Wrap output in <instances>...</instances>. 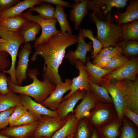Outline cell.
<instances>
[{"instance_id": "e575fe53", "label": "cell", "mask_w": 138, "mask_h": 138, "mask_svg": "<svg viewBox=\"0 0 138 138\" xmlns=\"http://www.w3.org/2000/svg\"><path fill=\"white\" fill-rule=\"evenodd\" d=\"M55 8L51 5L42 3L36 7L28 9L27 11H34L39 14L46 19H50L54 18Z\"/></svg>"}, {"instance_id": "8992f818", "label": "cell", "mask_w": 138, "mask_h": 138, "mask_svg": "<svg viewBox=\"0 0 138 138\" xmlns=\"http://www.w3.org/2000/svg\"><path fill=\"white\" fill-rule=\"evenodd\" d=\"M118 117L113 104L98 101L87 118L94 127L102 126Z\"/></svg>"}, {"instance_id": "d6a6232c", "label": "cell", "mask_w": 138, "mask_h": 138, "mask_svg": "<svg viewBox=\"0 0 138 138\" xmlns=\"http://www.w3.org/2000/svg\"><path fill=\"white\" fill-rule=\"evenodd\" d=\"M89 84L91 90L98 101L113 105L112 99L105 88L94 83L90 79Z\"/></svg>"}, {"instance_id": "ac0fdd59", "label": "cell", "mask_w": 138, "mask_h": 138, "mask_svg": "<svg viewBox=\"0 0 138 138\" xmlns=\"http://www.w3.org/2000/svg\"><path fill=\"white\" fill-rule=\"evenodd\" d=\"M38 123L39 121L25 125L7 126L0 131V133L12 138H31Z\"/></svg>"}, {"instance_id": "f907efd6", "label": "cell", "mask_w": 138, "mask_h": 138, "mask_svg": "<svg viewBox=\"0 0 138 138\" xmlns=\"http://www.w3.org/2000/svg\"><path fill=\"white\" fill-rule=\"evenodd\" d=\"M7 41L1 39L0 37V43H7Z\"/></svg>"}, {"instance_id": "2e32d148", "label": "cell", "mask_w": 138, "mask_h": 138, "mask_svg": "<svg viewBox=\"0 0 138 138\" xmlns=\"http://www.w3.org/2000/svg\"><path fill=\"white\" fill-rule=\"evenodd\" d=\"M84 89H79L72 94L67 99L62 101L58 106L56 111L59 119L62 120L69 113H73L74 109L78 101L82 99L86 93Z\"/></svg>"}, {"instance_id": "bcb514c9", "label": "cell", "mask_w": 138, "mask_h": 138, "mask_svg": "<svg viewBox=\"0 0 138 138\" xmlns=\"http://www.w3.org/2000/svg\"><path fill=\"white\" fill-rule=\"evenodd\" d=\"M20 1L19 0H0V12L9 9Z\"/></svg>"}, {"instance_id": "6da1fadb", "label": "cell", "mask_w": 138, "mask_h": 138, "mask_svg": "<svg viewBox=\"0 0 138 138\" xmlns=\"http://www.w3.org/2000/svg\"><path fill=\"white\" fill-rule=\"evenodd\" d=\"M78 35L67 32L54 35L46 42L35 47L31 58L33 61L39 55L44 60L43 71V80L49 81L56 86L63 82L60 75L59 68L65 56L66 48L77 43Z\"/></svg>"}, {"instance_id": "c3c4849f", "label": "cell", "mask_w": 138, "mask_h": 138, "mask_svg": "<svg viewBox=\"0 0 138 138\" xmlns=\"http://www.w3.org/2000/svg\"><path fill=\"white\" fill-rule=\"evenodd\" d=\"M91 138H102L96 127H94Z\"/></svg>"}, {"instance_id": "f5cc1de1", "label": "cell", "mask_w": 138, "mask_h": 138, "mask_svg": "<svg viewBox=\"0 0 138 138\" xmlns=\"http://www.w3.org/2000/svg\"><path fill=\"white\" fill-rule=\"evenodd\" d=\"M36 138H48L45 137H40Z\"/></svg>"}, {"instance_id": "5bb4252c", "label": "cell", "mask_w": 138, "mask_h": 138, "mask_svg": "<svg viewBox=\"0 0 138 138\" xmlns=\"http://www.w3.org/2000/svg\"><path fill=\"white\" fill-rule=\"evenodd\" d=\"M82 29L80 28L79 29L77 45L75 50L74 51L69 50L65 56L72 65H75V61L77 60H80L86 64L87 52L89 51L93 52V50L92 42H90L87 43L84 40L82 35Z\"/></svg>"}, {"instance_id": "cb8c5ba5", "label": "cell", "mask_w": 138, "mask_h": 138, "mask_svg": "<svg viewBox=\"0 0 138 138\" xmlns=\"http://www.w3.org/2000/svg\"><path fill=\"white\" fill-rule=\"evenodd\" d=\"M84 67L88 73L91 81L98 85H100V81L105 75L113 71L96 66L90 62L89 57L86 58V65H84Z\"/></svg>"}, {"instance_id": "4fadbf2b", "label": "cell", "mask_w": 138, "mask_h": 138, "mask_svg": "<svg viewBox=\"0 0 138 138\" xmlns=\"http://www.w3.org/2000/svg\"><path fill=\"white\" fill-rule=\"evenodd\" d=\"M75 65L78 70V76L74 77L72 79V83L70 92L63 98V100L67 99L72 94L78 89H84L86 91L91 90L89 84V75L84 67V64L80 60H76Z\"/></svg>"}, {"instance_id": "4dcf8cb0", "label": "cell", "mask_w": 138, "mask_h": 138, "mask_svg": "<svg viewBox=\"0 0 138 138\" xmlns=\"http://www.w3.org/2000/svg\"><path fill=\"white\" fill-rule=\"evenodd\" d=\"M121 126V132L118 138H138L137 127L135 126L133 123L124 116Z\"/></svg>"}, {"instance_id": "e0dca14e", "label": "cell", "mask_w": 138, "mask_h": 138, "mask_svg": "<svg viewBox=\"0 0 138 138\" xmlns=\"http://www.w3.org/2000/svg\"><path fill=\"white\" fill-rule=\"evenodd\" d=\"M110 18L119 26L137 20L138 0L130 1L124 12L121 13L118 11H114Z\"/></svg>"}, {"instance_id": "ba28073f", "label": "cell", "mask_w": 138, "mask_h": 138, "mask_svg": "<svg viewBox=\"0 0 138 138\" xmlns=\"http://www.w3.org/2000/svg\"><path fill=\"white\" fill-rule=\"evenodd\" d=\"M66 119L48 116H42L39 121L37 127L31 138L45 137L51 138L57 131L65 124Z\"/></svg>"}, {"instance_id": "ee69618b", "label": "cell", "mask_w": 138, "mask_h": 138, "mask_svg": "<svg viewBox=\"0 0 138 138\" xmlns=\"http://www.w3.org/2000/svg\"><path fill=\"white\" fill-rule=\"evenodd\" d=\"M120 54H123L121 52H117L110 55L101 58L93 64L99 68H103L110 63L113 57Z\"/></svg>"}, {"instance_id": "f1b7e54d", "label": "cell", "mask_w": 138, "mask_h": 138, "mask_svg": "<svg viewBox=\"0 0 138 138\" xmlns=\"http://www.w3.org/2000/svg\"><path fill=\"white\" fill-rule=\"evenodd\" d=\"M20 103L19 95L10 91L0 95V112L15 107Z\"/></svg>"}, {"instance_id": "60d3db41", "label": "cell", "mask_w": 138, "mask_h": 138, "mask_svg": "<svg viewBox=\"0 0 138 138\" xmlns=\"http://www.w3.org/2000/svg\"><path fill=\"white\" fill-rule=\"evenodd\" d=\"M10 76L8 77L5 73L0 71V93L6 94L11 90L8 86V82Z\"/></svg>"}, {"instance_id": "f546056e", "label": "cell", "mask_w": 138, "mask_h": 138, "mask_svg": "<svg viewBox=\"0 0 138 138\" xmlns=\"http://www.w3.org/2000/svg\"><path fill=\"white\" fill-rule=\"evenodd\" d=\"M77 126L74 138H91L94 127L87 118L79 120Z\"/></svg>"}, {"instance_id": "7c38bea8", "label": "cell", "mask_w": 138, "mask_h": 138, "mask_svg": "<svg viewBox=\"0 0 138 138\" xmlns=\"http://www.w3.org/2000/svg\"><path fill=\"white\" fill-rule=\"evenodd\" d=\"M126 106L138 114V78L134 81L121 80Z\"/></svg>"}, {"instance_id": "681fc988", "label": "cell", "mask_w": 138, "mask_h": 138, "mask_svg": "<svg viewBox=\"0 0 138 138\" xmlns=\"http://www.w3.org/2000/svg\"><path fill=\"white\" fill-rule=\"evenodd\" d=\"M74 132L70 134L66 138H74Z\"/></svg>"}, {"instance_id": "7dc6e473", "label": "cell", "mask_w": 138, "mask_h": 138, "mask_svg": "<svg viewBox=\"0 0 138 138\" xmlns=\"http://www.w3.org/2000/svg\"><path fill=\"white\" fill-rule=\"evenodd\" d=\"M43 3L48 4H54L61 6L71 8V3L62 0H41Z\"/></svg>"}, {"instance_id": "52a82bcc", "label": "cell", "mask_w": 138, "mask_h": 138, "mask_svg": "<svg viewBox=\"0 0 138 138\" xmlns=\"http://www.w3.org/2000/svg\"><path fill=\"white\" fill-rule=\"evenodd\" d=\"M99 84L106 88L110 95L118 118L122 122L123 112L126 105L120 80H110L102 78Z\"/></svg>"}, {"instance_id": "d4e9b609", "label": "cell", "mask_w": 138, "mask_h": 138, "mask_svg": "<svg viewBox=\"0 0 138 138\" xmlns=\"http://www.w3.org/2000/svg\"><path fill=\"white\" fill-rule=\"evenodd\" d=\"M27 21L21 15L15 17L0 19V28L8 31H19Z\"/></svg>"}, {"instance_id": "484cf974", "label": "cell", "mask_w": 138, "mask_h": 138, "mask_svg": "<svg viewBox=\"0 0 138 138\" xmlns=\"http://www.w3.org/2000/svg\"><path fill=\"white\" fill-rule=\"evenodd\" d=\"M41 29L38 24L28 20L21 27L19 33L23 37L25 43L35 40Z\"/></svg>"}, {"instance_id": "30bf717a", "label": "cell", "mask_w": 138, "mask_h": 138, "mask_svg": "<svg viewBox=\"0 0 138 138\" xmlns=\"http://www.w3.org/2000/svg\"><path fill=\"white\" fill-rule=\"evenodd\" d=\"M21 49L18 54V60L15 69V76L18 85L21 86L23 81L27 78V73L29 65V56L31 53L32 47L29 42L25 43L20 46Z\"/></svg>"}, {"instance_id": "8d00e7d4", "label": "cell", "mask_w": 138, "mask_h": 138, "mask_svg": "<svg viewBox=\"0 0 138 138\" xmlns=\"http://www.w3.org/2000/svg\"><path fill=\"white\" fill-rule=\"evenodd\" d=\"M130 59L123 54L116 55L113 57L110 63L103 69L112 71H115L123 66Z\"/></svg>"}, {"instance_id": "7402d4cb", "label": "cell", "mask_w": 138, "mask_h": 138, "mask_svg": "<svg viewBox=\"0 0 138 138\" xmlns=\"http://www.w3.org/2000/svg\"><path fill=\"white\" fill-rule=\"evenodd\" d=\"M42 3L41 0H25L20 1L12 8L0 12V19H3L20 15L25 10Z\"/></svg>"}, {"instance_id": "1f68e13d", "label": "cell", "mask_w": 138, "mask_h": 138, "mask_svg": "<svg viewBox=\"0 0 138 138\" xmlns=\"http://www.w3.org/2000/svg\"><path fill=\"white\" fill-rule=\"evenodd\" d=\"M64 7L56 6L55 8L54 18L59 22L62 33L67 32L72 34V28L67 20V15L64 12Z\"/></svg>"}, {"instance_id": "83f0119b", "label": "cell", "mask_w": 138, "mask_h": 138, "mask_svg": "<svg viewBox=\"0 0 138 138\" xmlns=\"http://www.w3.org/2000/svg\"><path fill=\"white\" fill-rule=\"evenodd\" d=\"M66 119L65 124L55 132L51 138H66L74 132L79 120L74 115L68 117Z\"/></svg>"}, {"instance_id": "7bdbcfd3", "label": "cell", "mask_w": 138, "mask_h": 138, "mask_svg": "<svg viewBox=\"0 0 138 138\" xmlns=\"http://www.w3.org/2000/svg\"><path fill=\"white\" fill-rule=\"evenodd\" d=\"M9 54L7 52L0 51V71H3L6 69L10 67L11 62L8 58Z\"/></svg>"}, {"instance_id": "603a6c76", "label": "cell", "mask_w": 138, "mask_h": 138, "mask_svg": "<svg viewBox=\"0 0 138 138\" xmlns=\"http://www.w3.org/2000/svg\"><path fill=\"white\" fill-rule=\"evenodd\" d=\"M121 124L122 122L117 117L108 124L96 128L102 138H118Z\"/></svg>"}, {"instance_id": "44dd1931", "label": "cell", "mask_w": 138, "mask_h": 138, "mask_svg": "<svg viewBox=\"0 0 138 138\" xmlns=\"http://www.w3.org/2000/svg\"><path fill=\"white\" fill-rule=\"evenodd\" d=\"M88 1L82 0L78 3H74L71 5L72 9L69 12V18L74 22L75 28L78 30L84 17L88 13Z\"/></svg>"}, {"instance_id": "8fae6325", "label": "cell", "mask_w": 138, "mask_h": 138, "mask_svg": "<svg viewBox=\"0 0 138 138\" xmlns=\"http://www.w3.org/2000/svg\"><path fill=\"white\" fill-rule=\"evenodd\" d=\"M72 82V79H66L65 82L57 84L55 89L41 104L52 110L56 111L59 104L63 100L64 94L70 90Z\"/></svg>"}, {"instance_id": "db71d44e", "label": "cell", "mask_w": 138, "mask_h": 138, "mask_svg": "<svg viewBox=\"0 0 138 138\" xmlns=\"http://www.w3.org/2000/svg\"><path fill=\"white\" fill-rule=\"evenodd\" d=\"M1 95V94L0 93V95Z\"/></svg>"}, {"instance_id": "ffe728a7", "label": "cell", "mask_w": 138, "mask_h": 138, "mask_svg": "<svg viewBox=\"0 0 138 138\" xmlns=\"http://www.w3.org/2000/svg\"><path fill=\"white\" fill-rule=\"evenodd\" d=\"M128 0H88V8L93 13L99 12L100 7L103 5L107 6L106 9L104 11L105 14H107L111 11L112 8L116 7L117 8H122L127 5Z\"/></svg>"}, {"instance_id": "d590c367", "label": "cell", "mask_w": 138, "mask_h": 138, "mask_svg": "<svg viewBox=\"0 0 138 138\" xmlns=\"http://www.w3.org/2000/svg\"><path fill=\"white\" fill-rule=\"evenodd\" d=\"M82 31L84 38H87L92 41L93 50L90 57L94 59L103 48V45L99 40L94 36L93 31L91 30L82 28Z\"/></svg>"}, {"instance_id": "ab89813d", "label": "cell", "mask_w": 138, "mask_h": 138, "mask_svg": "<svg viewBox=\"0 0 138 138\" xmlns=\"http://www.w3.org/2000/svg\"><path fill=\"white\" fill-rule=\"evenodd\" d=\"M28 110L20 103L15 107L8 119L9 126L16 122Z\"/></svg>"}, {"instance_id": "d6986e66", "label": "cell", "mask_w": 138, "mask_h": 138, "mask_svg": "<svg viewBox=\"0 0 138 138\" xmlns=\"http://www.w3.org/2000/svg\"><path fill=\"white\" fill-rule=\"evenodd\" d=\"M98 102L91 90L87 91L82 101L74 111V115L76 118L79 120L82 118H87Z\"/></svg>"}, {"instance_id": "f6af8a7d", "label": "cell", "mask_w": 138, "mask_h": 138, "mask_svg": "<svg viewBox=\"0 0 138 138\" xmlns=\"http://www.w3.org/2000/svg\"><path fill=\"white\" fill-rule=\"evenodd\" d=\"M124 116L130 120L137 127H138V114L131 110L128 107L125 108L123 113Z\"/></svg>"}, {"instance_id": "277c9868", "label": "cell", "mask_w": 138, "mask_h": 138, "mask_svg": "<svg viewBox=\"0 0 138 138\" xmlns=\"http://www.w3.org/2000/svg\"><path fill=\"white\" fill-rule=\"evenodd\" d=\"M0 37L1 39L7 41V43H0V51L8 52L11 58V65L9 69L2 72L10 75L11 83L18 85L15 74V64L19 47L25 42L24 38L19 31L12 32L7 31L0 28Z\"/></svg>"}, {"instance_id": "5b68a950", "label": "cell", "mask_w": 138, "mask_h": 138, "mask_svg": "<svg viewBox=\"0 0 138 138\" xmlns=\"http://www.w3.org/2000/svg\"><path fill=\"white\" fill-rule=\"evenodd\" d=\"M22 15L27 20L38 24L42 29L40 36L36 39L33 44V47L46 42L52 36L61 33L56 28V24L57 22L54 18L50 19H46L39 15H33L31 12L22 13Z\"/></svg>"}, {"instance_id": "3957f363", "label": "cell", "mask_w": 138, "mask_h": 138, "mask_svg": "<svg viewBox=\"0 0 138 138\" xmlns=\"http://www.w3.org/2000/svg\"><path fill=\"white\" fill-rule=\"evenodd\" d=\"M89 19L96 25L97 34L95 37L102 44L103 48L116 45L121 41L120 26L113 23L110 17L101 19L91 13Z\"/></svg>"}, {"instance_id": "816d5d0a", "label": "cell", "mask_w": 138, "mask_h": 138, "mask_svg": "<svg viewBox=\"0 0 138 138\" xmlns=\"http://www.w3.org/2000/svg\"><path fill=\"white\" fill-rule=\"evenodd\" d=\"M0 138H12L2 135L0 133Z\"/></svg>"}, {"instance_id": "9a60e30c", "label": "cell", "mask_w": 138, "mask_h": 138, "mask_svg": "<svg viewBox=\"0 0 138 138\" xmlns=\"http://www.w3.org/2000/svg\"><path fill=\"white\" fill-rule=\"evenodd\" d=\"M21 103L28 110L31 112L39 121L42 116L58 118L56 111L52 110L33 100L30 97L20 94Z\"/></svg>"}, {"instance_id": "4316f807", "label": "cell", "mask_w": 138, "mask_h": 138, "mask_svg": "<svg viewBox=\"0 0 138 138\" xmlns=\"http://www.w3.org/2000/svg\"><path fill=\"white\" fill-rule=\"evenodd\" d=\"M120 27L121 41L138 40V20L122 25Z\"/></svg>"}, {"instance_id": "9c48e42d", "label": "cell", "mask_w": 138, "mask_h": 138, "mask_svg": "<svg viewBox=\"0 0 138 138\" xmlns=\"http://www.w3.org/2000/svg\"><path fill=\"white\" fill-rule=\"evenodd\" d=\"M138 73V58L132 57L123 66L105 75L102 78L107 79L134 81Z\"/></svg>"}, {"instance_id": "74e56055", "label": "cell", "mask_w": 138, "mask_h": 138, "mask_svg": "<svg viewBox=\"0 0 138 138\" xmlns=\"http://www.w3.org/2000/svg\"><path fill=\"white\" fill-rule=\"evenodd\" d=\"M121 52L123 54L122 49L117 45L111 46L102 48L93 60V64L101 58L110 55L117 52Z\"/></svg>"}, {"instance_id": "7a4b0ae2", "label": "cell", "mask_w": 138, "mask_h": 138, "mask_svg": "<svg viewBox=\"0 0 138 138\" xmlns=\"http://www.w3.org/2000/svg\"><path fill=\"white\" fill-rule=\"evenodd\" d=\"M40 73L36 68H29L27 75L29 76V78L32 79L33 82L31 84L24 86L12 84L10 77L8 82L9 89L13 92L32 97L35 101L41 104L55 89L56 86L47 80H40L37 77Z\"/></svg>"}, {"instance_id": "b9f144b4", "label": "cell", "mask_w": 138, "mask_h": 138, "mask_svg": "<svg viewBox=\"0 0 138 138\" xmlns=\"http://www.w3.org/2000/svg\"><path fill=\"white\" fill-rule=\"evenodd\" d=\"M15 107L0 112V130L9 125V118L14 110Z\"/></svg>"}, {"instance_id": "f35d334b", "label": "cell", "mask_w": 138, "mask_h": 138, "mask_svg": "<svg viewBox=\"0 0 138 138\" xmlns=\"http://www.w3.org/2000/svg\"><path fill=\"white\" fill-rule=\"evenodd\" d=\"M30 111L28 110L15 123L9 126H19L31 124L38 121Z\"/></svg>"}, {"instance_id": "836d02e7", "label": "cell", "mask_w": 138, "mask_h": 138, "mask_svg": "<svg viewBox=\"0 0 138 138\" xmlns=\"http://www.w3.org/2000/svg\"><path fill=\"white\" fill-rule=\"evenodd\" d=\"M117 45L122 49L123 54L126 57L136 56L138 55V40L121 41Z\"/></svg>"}]
</instances>
